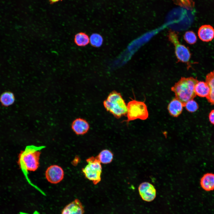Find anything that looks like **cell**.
I'll return each mask as SVG.
<instances>
[{
    "mask_svg": "<svg viewBox=\"0 0 214 214\" xmlns=\"http://www.w3.org/2000/svg\"><path fill=\"white\" fill-rule=\"evenodd\" d=\"M198 81L193 77H182L171 87V91L174 93L175 98L182 102L184 107L188 101L196 97L194 88Z\"/></svg>",
    "mask_w": 214,
    "mask_h": 214,
    "instance_id": "cell-1",
    "label": "cell"
},
{
    "mask_svg": "<svg viewBox=\"0 0 214 214\" xmlns=\"http://www.w3.org/2000/svg\"><path fill=\"white\" fill-rule=\"evenodd\" d=\"M103 105L107 111L117 119L126 116L127 104L121 94L113 90L109 94L103 102Z\"/></svg>",
    "mask_w": 214,
    "mask_h": 214,
    "instance_id": "cell-2",
    "label": "cell"
},
{
    "mask_svg": "<svg viewBox=\"0 0 214 214\" xmlns=\"http://www.w3.org/2000/svg\"><path fill=\"white\" fill-rule=\"evenodd\" d=\"M40 154L37 147L28 146L20 154L19 160L20 166L24 174L28 171H34L38 168Z\"/></svg>",
    "mask_w": 214,
    "mask_h": 214,
    "instance_id": "cell-3",
    "label": "cell"
},
{
    "mask_svg": "<svg viewBox=\"0 0 214 214\" xmlns=\"http://www.w3.org/2000/svg\"><path fill=\"white\" fill-rule=\"evenodd\" d=\"M126 120L123 122L127 124L131 121L137 119H146L149 114L147 107L144 102L132 99L127 104Z\"/></svg>",
    "mask_w": 214,
    "mask_h": 214,
    "instance_id": "cell-4",
    "label": "cell"
},
{
    "mask_svg": "<svg viewBox=\"0 0 214 214\" xmlns=\"http://www.w3.org/2000/svg\"><path fill=\"white\" fill-rule=\"evenodd\" d=\"M87 165L82 169L85 177L94 185L99 183L101 180L102 168L101 163L97 157H91L87 159Z\"/></svg>",
    "mask_w": 214,
    "mask_h": 214,
    "instance_id": "cell-5",
    "label": "cell"
},
{
    "mask_svg": "<svg viewBox=\"0 0 214 214\" xmlns=\"http://www.w3.org/2000/svg\"><path fill=\"white\" fill-rule=\"evenodd\" d=\"M169 40L174 45L176 56L179 61L188 63L191 57L189 49L180 42L177 34L174 31H169L168 34Z\"/></svg>",
    "mask_w": 214,
    "mask_h": 214,
    "instance_id": "cell-6",
    "label": "cell"
},
{
    "mask_svg": "<svg viewBox=\"0 0 214 214\" xmlns=\"http://www.w3.org/2000/svg\"><path fill=\"white\" fill-rule=\"evenodd\" d=\"M138 190L142 199L146 202H151L156 196V190L153 185L149 182H145L141 183Z\"/></svg>",
    "mask_w": 214,
    "mask_h": 214,
    "instance_id": "cell-7",
    "label": "cell"
},
{
    "mask_svg": "<svg viewBox=\"0 0 214 214\" xmlns=\"http://www.w3.org/2000/svg\"><path fill=\"white\" fill-rule=\"evenodd\" d=\"M45 175L49 182L52 184H57L63 179L64 171L60 166L56 165H52L46 170Z\"/></svg>",
    "mask_w": 214,
    "mask_h": 214,
    "instance_id": "cell-8",
    "label": "cell"
},
{
    "mask_svg": "<svg viewBox=\"0 0 214 214\" xmlns=\"http://www.w3.org/2000/svg\"><path fill=\"white\" fill-rule=\"evenodd\" d=\"M71 128L74 132L77 135H83L88 131L90 128L89 123L85 119L78 118L72 122Z\"/></svg>",
    "mask_w": 214,
    "mask_h": 214,
    "instance_id": "cell-9",
    "label": "cell"
},
{
    "mask_svg": "<svg viewBox=\"0 0 214 214\" xmlns=\"http://www.w3.org/2000/svg\"><path fill=\"white\" fill-rule=\"evenodd\" d=\"M84 213L81 203L78 199H75L64 208L61 214H84Z\"/></svg>",
    "mask_w": 214,
    "mask_h": 214,
    "instance_id": "cell-10",
    "label": "cell"
},
{
    "mask_svg": "<svg viewBox=\"0 0 214 214\" xmlns=\"http://www.w3.org/2000/svg\"><path fill=\"white\" fill-rule=\"evenodd\" d=\"M198 36L202 41L209 42L211 41L214 38V29L210 25H204L199 29Z\"/></svg>",
    "mask_w": 214,
    "mask_h": 214,
    "instance_id": "cell-11",
    "label": "cell"
},
{
    "mask_svg": "<svg viewBox=\"0 0 214 214\" xmlns=\"http://www.w3.org/2000/svg\"><path fill=\"white\" fill-rule=\"evenodd\" d=\"M184 107L182 102L175 97L169 103L167 109L171 116L177 117L181 114Z\"/></svg>",
    "mask_w": 214,
    "mask_h": 214,
    "instance_id": "cell-12",
    "label": "cell"
},
{
    "mask_svg": "<svg viewBox=\"0 0 214 214\" xmlns=\"http://www.w3.org/2000/svg\"><path fill=\"white\" fill-rule=\"evenodd\" d=\"M202 188L207 191L214 190V174L207 173L204 174L200 180Z\"/></svg>",
    "mask_w": 214,
    "mask_h": 214,
    "instance_id": "cell-13",
    "label": "cell"
},
{
    "mask_svg": "<svg viewBox=\"0 0 214 214\" xmlns=\"http://www.w3.org/2000/svg\"><path fill=\"white\" fill-rule=\"evenodd\" d=\"M205 82L210 88V93L206 98L209 103L214 105V70L207 75Z\"/></svg>",
    "mask_w": 214,
    "mask_h": 214,
    "instance_id": "cell-14",
    "label": "cell"
},
{
    "mask_svg": "<svg viewBox=\"0 0 214 214\" xmlns=\"http://www.w3.org/2000/svg\"><path fill=\"white\" fill-rule=\"evenodd\" d=\"M194 90L196 95L201 97H206L210 92L209 86L203 81H199L195 86Z\"/></svg>",
    "mask_w": 214,
    "mask_h": 214,
    "instance_id": "cell-15",
    "label": "cell"
},
{
    "mask_svg": "<svg viewBox=\"0 0 214 214\" xmlns=\"http://www.w3.org/2000/svg\"><path fill=\"white\" fill-rule=\"evenodd\" d=\"M15 101L14 94L11 92L6 91L3 93L0 96V102L5 107L9 106L13 104Z\"/></svg>",
    "mask_w": 214,
    "mask_h": 214,
    "instance_id": "cell-16",
    "label": "cell"
},
{
    "mask_svg": "<svg viewBox=\"0 0 214 214\" xmlns=\"http://www.w3.org/2000/svg\"><path fill=\"white\" fill-rule=\"evenodd\" d=\"M74 42L78 46L84 47L89 43V38L86 33L80 32L76 34L74 39Z\"/></svg>",
    "mask_w": 214,
    "mask_h": 214,
    "instance_id": "cell-17",
    "label": "cell"
},
{
    "mask_svg": "<svg viewBox=\"0 0 214 214\" xmlns=\"http://www.w3.org/2000/svg\"><path fill=\"white\" fill-rule=\"evenodd\" d=\"M96 157L101 163L107 164L112 161L113 154L110 150L105 149L102 150Z\"/></svg>",
    "mask_w": 214,
    "mask_h": 214,
    "instance_id": "cell-18",
    "label": "cell"
},
{
    "mask_svg": "<svg viewBox=\"0 0 214 214\" xmlns=\"http://www.w3.org/2000/svg\"><path fill=\"white\" fill-rule=\"evenodd\" d=\"M89 38V43L92 46L98 48L100 47L103 42V38L100 34L97 33L92 34Z\"/></svg>",
    "mask_w": 214,
    "mask_h": 214,
    "instance_id": "cell-19",
    "label": "cell"
},
{
    "mask_svg": "<svg viewBox=\"0 0 214 214\" xmlns=\"http://www.w3.org/2000/svg\"><path fill=\"white\" fill-rule=\"evenodd\" d=\"M184 38L187 43L190 44H195L197 40L195 34L192 31L186 32L184 35Z\"/></svg>",
    "mask_w": 214,
    "mask_h": 214,
    "instance_id": "cell-20",
    "label": "cell"
},
{
    "mask_svg": "<svg viewBox=\"0 0 214 214\" xmlns=\"http://www.w3.org/2000/svg\"><path fill=\"white\" fill-rule=\"evenodd\" d=\"M184 107L189 112H194L199 108V106L197 102L193 99L188 101L185 104Z\"/></svg>",
    "mask_w": 214,
    "mask_h": 214,
    "instance_id": "cell-21",
    "label": "cell"
},
{
    "mask_svg": "<svg viewBox=\"0 0 214 214\" xmlns=\"http://www.w3.org/2000/svg\"><path fill=\"white\" fill-rule=\"evenodd\" d=\"M174 1L177 4L188 8L192 6L193 3L190 0H174Z\"/></svg>",
    "mask_w": 214,
    "mask_h": 214,
    "instance_id": "cell-22",
    "label": "cell"
},
{
    "mask_svg": "<svg viewBox=\"0 0 214 214\" xmlns=\"http://www.w3.org/2000/svg\"><path fill=\"white\" fill-rule=\"evenodd\" d=\"M209 119L210 123L214 125V109L212 110L209 115Z\"/></svg>",
    "mask_w": 214,
    "mask_h": 214,
    "instance_id": "cell-23",
    "label": "cell"
},
{
    "mask_svg": "<svg viewBox=\"0 0 214 214\" xmlns=\"http://www.w3.org/2000/svg\"><path fill=\"white\" fill-rule=\"evenodd\" d=\"M62 0H49L50 3L51 4L55 3Z\"/></svg>",
    "mask_w": 214,
    "mask_h": 214,
    "instance_id": "cell-24",
    "label": "cell"
}]
</instances>
